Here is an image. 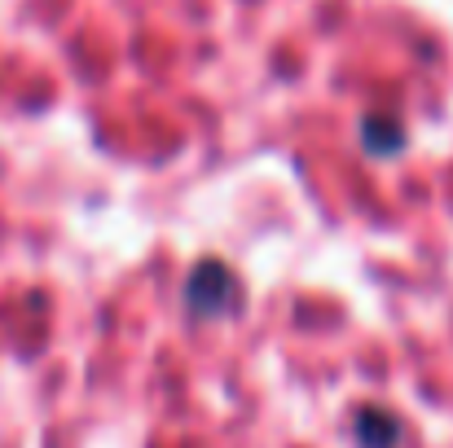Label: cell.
Masks as SVG:
<instances>
[{"label":"cell","mask_w":453,"mask_h":448,"mask_svg":"<svg viewBox=\"0 0 453 448\" xmlns=\"http://www.w3.org/2000/svg\"><path fill=\"white\" fill-rule=\"evenodd\" d=\"M242 303V286L238 277L220 264V260H198L189 282H185V308L189 316H203V321H216L225 312H234Z\"/></svg>","instance_id":"cell-1"},{"label":"cell","mask_w":453,"mask_h":448,"mask_svg":"<svg viewBox=\"0 0 453 448\" xmlns=\"http://www.w3.org/2000/svg\"><path fill=\"white\" fill-rule=\"evenodd\" d=\"M352 440L357 448H401L405 440V427L392 409L383 405H361L357 418H352Z\"/></svg>","instance_id":"cell-2"},{"label":"cell","mask_w":453,"mask_h":448,"mask_svg":"<svg viewBox=\"0 0 453 448\" xmlns=\"http://www.w3.org/2000/svg\"><path fill=\"white\" fill-rule=\"evenodd\" d=\"M361 146L379 158H392L405 146V124L396 115H365L361 119Z\"/></svg>","instance_id":"cell-3"}]
</instances>
